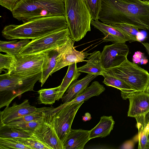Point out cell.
Segmentation results:
<instances>
[{
    "mask_svg": "<svg viewBox=\"0 0 149 149\" xmlns=\"http://www.w3.org/2000/svg\"><path fill=\"white\" fill-rule=\"evenodd\" d=\"M91 24L103 33L104 37L103 40L104 42H111L114 43L128 41L121 32L111 25L101 22L99 20L92 19Z\"/></svg>",
    "mask_w": 149,
    "mask_h": 149,
    "instance_id": "cell-17",
    "label": "cell"
},
{
    "mask_svg": "<svg viewBox=\"0 0 149 149\" xmlns=\"http://www.w3.org/2000/svg\"><path fill=\"white\" fill-rule=\"evenodd\" d=\"M142 1H147V2H149V0H141Z\"/></svg>",
    "mask_w": 149,
    "mask_h": 149,
    "instance_id": "cell-41",
    "label": "cell"
},
{
    "mask_svg": "<svg viewBox=\"0 0 149 149\" xmlns=\"http://www.w3.org/2000/svg\"><path fill=\"white\" fill-rule=\"evenodd\" d=\"M104 72L120 79L138 92L145 91L149 80L148 71L130 61L127 57L119 65Z\"/></svg>",
    "mask_w": 149,
    "mask_h": 149,
    "instance_id": "cell-6",
    "label": "cell"
},
{
    "mask_svg": "<svg viewBox=\"0 0 149 149\" xmlns=\"http://www.w3.org/2000/svg\"><path fill=\"white\" fill-rule=\"evenodd\" d=\"M82 117V120L84 122L89 120L91 119V115L88 112L85 113L84 115Z\"/></svg>",
    "mask_w": 149,
    "mask_h": 149,
    "instance_id": "cell-38",
    "label": "cell"
},
{
    "mask_svg": "<svg viewBox=\"0 0 149 149\" xmlns=\"http://www.w3.org/2000/svg\"><path fill=\"white\" fill-rule=\"evenodd\" d=\"M129 51L125 43L118 42L105 46L100 54L102 67L106 70L119 65L127 57Z\"/></svg>",
    "mask_w": 149,
    "mask_h": 149,
    "instance_id": "cell-11",
    "label": "cell"
},
{
    "mask_svg": "<svg viewBox=\"0 0 149 149\" xmlns=\"http://www.w3.org/2000/svg\"><path fill=\"white\" fill-rule=\"evenodd\" d=\"M98 20L109 25L126 24L149 30V1L102 0Z\"/></svg>",
    "mask_w": 149,
    "mask_h": 149,
    "instance_id": "cell-1",
    "label": "cell"
},
{
    "mask_svg": "<svg viewBox=\"0 0 149 149\" xmlns=\"http://www.w3.org/2000/svg\"><path fill=\"white\" fill-rule=\"evenodd\" d=\"M123 98L128 99L129 100L128 116L135 118L144 115L149 112V94L146 92L130 93Z\"/></svg>",
    "mask_w": 149,
    "mask_h": 149,
    "instance_id": "cell-13",
    "label": "cell"
},
{
    "mask_svg": "<svg viewBox=\"0 0 149 149\" xmlns=\"http://www.w3.org/2000/svg\"><path fill=\"white\" fill-rule=\"evenodd\" d=\"M102 76L104 78L103 83L107 86L120 90L122 97L128 94L138 92L122 81L114 76L107 74L104 72Z\"/></svg>",
    "mask_w": 149,
    "mask_h": 149,
    "instance_id": "cell-23",
    "label": "cell"
},
{
    "mask_svg": "<svg viewBox=\"0 0 149 149\" xmlns=\"http://www.w3.org/2000/svg\"><path fill=\"white\" fill-rule=\"evenodd\" d=\"M14 61V56L10 55L0 54V72L4 71L5 69L7 70V72L11 71Z\"/></svg>",
    "mask_w": 149,
    "mask_h": 149,
    "instance_id": "cell-34",
    "label": "cell"
},
{
    "mask_svg": "<svg viewBox=\"0 0 149 149\" xmlns=\"http://www.w3.org/2000/svg\"><path fill=\"white\" fill-rule=\"evenodd\" d=\"M40 108L32 106L28 99L25 100L19 104L14 103L11 106L6 107L0 111V127L24 116L38 111Z\"/></svg>",
    "mask_w": 149,
    "mask_h": 149,
    "instance_id": "cell-12",
    "label": "cell"
},
{
    "mask_svg": "<svg viewBox=\"0 0 149 149\" xmlns=\"http://www.w3.org/2000/svg\"><path fill=\"white\" fill-rule=\"evenodd\" d=\"M30 149L16 139L0 137V149Z\"/></svg>",
    "mask_w": 149,
    "mask_h": 149,
    "instance_id": "cell-32",
    "label": "cell"
},
{
    "mask_svg": "<svg viewBox=\"0 0 149 149\" xmlns=\"http://www.w3.org/2000/svg\"><path fill=\"white\" fill-rule=\"evenodd\" d=\"M132 61L133 62L136 64L141 65L146 64L148 61L144 54L140 51H137L135 52L133 56Z\"/></svg>",
    "mask_w": 149,
    "mask_h": 149,
    "instance_id": "cell-35",
    "label": "cell"
},
{
    "mask_svg": "<svg viewBox=\"0 0 149 149\" xmlns=\"http://www.w3.org/2000/svg\"><path fill=\"white\" fill-rule=\"evenodd\" d=\"M19 0H0V4L11 12Z\"/></svg>",
    "mask_w": 149,
    "mask_h": 149,
    "instance_id": "cell-36",
    "label": "cell"
},
{
    "mask_svg": "<svg viewBox=\"0 0 149 149\" xmlns=\"http://www.w3.org/2000/svg\"><path fill=\"white\" fill-rule=\"evenodd\" d=\"M84 102L68 105L63 104L51 110L53 124L59 139L63 144L69 134L72 123L79 109Z\"/></svg>",
    "mask_w": 149,
    "mask_h": 149,
    "instance_id": "cell-7",
    "label": "cell"
},
{
    "mask_svg": "<svg viewBox=\"0 0 149 149\" xmlns=\"http://www.w3.org/2000/svg\"><path fill=\"white\" fill-rule=\"evenodd\" d=\"M101 52L95 51L90 54L86 60V63L78 68L80 72H85L97 76L102 75L105 69L102 67L100 60Z\"/></svg>",
    "mask_w": 149,
    "mask_h": 149,
    "instance_id": "cell-19",
    "label": "cell"
},
{
    "mask_svg": "<svg viewBox=\"0 0 149 149\" xmlns=\"http://www.w3.org/2000/svg\"><path fill=\"white\" fill-rule=\"evenodd\" d=\"M16 139L30 149H52L32 134L29 137Z\"/></svg>",
    "mask_w": 149,
    "mask_h": 149,
    "instance_id": "cell-28",
    "label": "cell"
},
{
    "mask_svg": "<svg viewBox=\"0 0 149 149\" xmlns=\"http://www.w3.org/2000/svg\"><path fill=\"white\" fill-rule=\"evenodd\" d=\"M72 40L70 38L62 46L55 49H51L43 52L44 58L43 62L41 77L39 81L42 86L55 67L59 55L69 46Z\"/></svg>",
    "mask_w": 149,
    "mask_h": 149,
    "instance_id": "cell-14",
    "label": "cell"
},
{
    "mask_svg": "<svg viewBox=\"0 0 149 149\" xmlns=\"http://www.w3.org/2000/svg\"><path fill=\"white\" fill-rule=\"evenodd\" d=\"M68 28L65 16L45 17L33 19L20 25L6 26L2 34L8 40H32Z\"/></svg>",
    "mask_w": 149,
    "mask_h": 149,
    "instance_id": "cell-2",
    "label": "cell"
},
{
    "mask_svg": "<svg viewBox=\"0 0 149 149\" xmlns=\"http://www.w3.org/2000/svg\"><path fill=\"white\" fill-rule=\"evenodd\" d=\"M115 122L112 116L101 117L97 124L90 130L89 139L105 137L109 135L113 130Z\"/></svg>",
    "mask_w": 149,
    "mask_h": 149,
    "instance_id": "cell-20",
    "label": "cell"
},
{
    "mask_svg": "<svg viewBox=\"0 0 149 149\" xmlns=\"http://www.w3.org/2000/svg\"><path fill=\"white\" fill-rule=\"evenodd\" d=\"M31 133L5 125L0 127V137L15 139L30 137Z\"/></svg>",
    "mask_w": 149,
    "mask_h": 149,
    "instance_id": "cell-27",
    "label": "cell"
},
{
    "mask_svg": "<svg viewBox=\"0 0 149 149\" xmlns=\"http://www.w3.org/2000/svg\"><path fill=\"white\" fill-rule=\"evenodd\" d=\"M65 15L70 37L78 41L91 31L92 18L83 0H64Z\"/></svg>",
    "mask_w": 149,
    "mask_h": 149,
    "instance_id": "cell-5",
    "label": "cell"
},
{
    "mask_svg": "<svg viewBox=\"0 0 149 149\" xmlns=\"http://www.w3.org/2000/svg\"><path fill=\"white\" fill-rule=\"evenodd\" d=\"M14 56L11 75L28 76L42 72L44 53L20 54Z\"/></svg>",
    "mask_w": 149,
    "mask_h": 149,
    "instance_id": "cell-9",
    "label": "cell"
},
{
    "mask_svg": "<svg viewBox=\"0 0 149 149\" xmlns=\"http://www.w3.org/2000/svg\"><path fill=\"white\" fill-rule=\"evenodd\" d=\"M140 116L143 122L146 133L149 141V112L146 114Z\"/></svg>",
    "mask_w": 149,
    "mask_h": 149,
    "instance_id": "cell-37",
    "label": "cell"
},
{
    "mask_svg": "<svg viewBox=\"0 0 149 149\" xmlns=\"http://www.w3.org/2000/svg\"><path fill=\"white\" fill-rule=\"evenodd\" d=\"M49 108L47 107L40 108L38 111L17 118L9 123H17L42 120L43 119L45 112Z\"/></svg>",
    "mask_w": 149,
    "mask_h": 149,
    "instance_id": "cell-30",
    "label": "cell"
},
{
    "mask_svg": "<svg viewBox=\"0 0 149 149\" xmlns=\"http://www.w3.org/2000/svg\"><path fill=\"white\" fill-rule=\"evenodd\" d=\"M77 63L68 65V70L65 75L60 85V88L56 100L61 99L71 83L77 80L81 74L78 70Z\"/></svg>",
    "mask_w": 149,
    "mask_h": 149,
    "instance_id": "cell-22",
    "label": "cell"
},
{
    "mask_svg": "<svg viewBox=\"0 0 149 149\" xmlns=\"http://www.w3.org/2000/svg\"><path fill=\"white\" fill-rule=\"evenodd\" d=\"M41 73L26 76L11 75L7 72L0 75V108L8 107L12 101L24 93L34 91Z\"/></svg>",
    "mask_w": 149,
    "mask_h": 149,
    "instance_id": "cell-4",
    "label": "cell"
},
{
    "mask_svg": "<svg viewBox=\"0 0 149 149\" xmlns=\"http://www.w3.org/2000/svg\"><path fill=\"white\" fill-rule=\"evenodd\" d=\"M105 90L103 85L98 81H95L71 101L63 104L65 105H68L86 101L93 96L99 95Z\"/></svg>",
    "mask_w": 149,
    "mask_h": 149,
    "instance_id": "cell-21",
    "label": "cell"
},
{
    "mask_svg": "<svg viewBox=\"0 0 149 149\" xmlns=\"http://www.w3.org/2000/svg\"><path fill=\"white\" fill-rule=\"evenodd\" d=\"M138 130L139 149H149V141L145 130V126L141 117L135 118Z\"/></svg>",
    "mask_w": 149,
    "mask_h": 149,
    "instance_id": "cell-29",
    "label": "cell"
},
{
    "mask_svg": "<svg viewBox=\"0 0 149 149\" xmlns=\"http://www.w3.org/2000/svg\"><path fill=\"white\" fill-rule=\"evenodd\" d=\"M60 88V86L50 88L42 89L38 92L39 94V103L52 105L56 100Z\"/></svg>",
    "mask_w": 149,
    "mask_h": 149,
    "instance_id": "cell-26",
    "label": "cell"
},
{
    "mask_svg": "<svg viewBox=\"0 0 149 149\" xmlns=\"http://www.w3.org/2000/svg\"><path fill=\"white\" fill-rule=\"evenodd\" d=\"M97 76L88 74L82 79L72 82L61 98L63 103L69 102L75 98L88 87L90 83Z\"/></svg>",
    "mask_w": 149,
    "mask_h": 149,
    "instance_id": "cell-18",
    "label": "cell"
},
{
    "mask_svg": "<svg viewBox=\"0 0 149 149\" xmlns=\"http://www.w3.org/2000/svg\"><path fill=\"white\" fill-rule=\"evenodd\" d=\"M74 42L72 40L68 47L59 55L51 75L64 67L74 63L86 61L84 59L91 54L77 51L74 46Z\"/></svg>",
    "mask_w": 149,
    "mask_h": 149,
    "instance_id": "cell-15",
    "label": "cell"
},
{
    "mask_svg": "<svg viewBox=\"0 0 149 149\" xmlns=\"http://www.w3.org/2000/svg\"><path fill=\"white\" fill-rule=\"evenodd\" d=\"M121 32L127 38L128 41L141 42V33L137 28L126 24H116L110 25Z\"/></svg>",
    "mask_w": 149,
    "mask_h": 149,
    "instance_id": "cell-25",
    "label": "cell"
},
{
    "mask_svg": "<svg viewBox=\"0 0 149 149\" xmlns=\"http://www.w3.org/2000/svg\"><path fill=\"white\" fill-rule=\"evenodd\" d=\"M146 49V51L149 56V43L147 42H142Z\"/></svg>",
    "mask_w": 149,
    "mask_h": 149,
    "instance_id": "cell-39",
    "label": "cell"
},
{
    "mask_svg": "<svg viewBox=\"0 0 149 149\" xmlns=\"http://www.w3.org/2000/svg\"><path fill=\"white\" fill-rule=\"evenodd\" d=\"M70 36L68 28L32 39L23 48L19 54H36L57 48L66 42L70 38Z\"/></svg>",
    "mask_w": 149,
    "mask_h": 149,
    "instance_id": "cell-8",
    "label": "cell"
},
{
    "mask_svg": "<svg viewBox=\"0 0 149 149\" xmlns=\"http://www.w3.org/2000/svg\"><path fill=\"white\" fill-rule=\"evenodd\" d=\"M29 39H21L19 41H0V51L13 56L19 54L23 48L30 42Z\"/></svg>",
    "mask_w": 149,
    "mask_h": 149,
    "instance_id": "cell-24",
    "label": "cell"
},
{
    "mask_svg": "<svg viewBox=\"0 0 149 149\" xmlns=\"http://www.w3.org/2000/svg\"><path fill=\"white\" fill-rule=\"evenodd\" d=\"M90 13L92 19L98 20L102 0H83Z\"/></svg>",
    "mask_w": 149,
    "mask_h": 149,
    "instance_id": "cell-33",
    "label": "cell"
},
{
    "mask_svg": "<svg viewBox=\"0 0 149 149\" xmlns=\"http://www.w3.org/2000/svg\"><path fill=\"white\" fill-rule=\"evenodd\" d=\"M52 108L49 107L45 112L44 122L36 128L32 134L52 149H63V144L58 137L53 125L51 113Z\"/></svg>",
    "mask_w": 149,
    "mask_h": 149,
    "instance_id": "cell-10",
    "label": "cell"
},
{
    "mask_svg": "<svg viewBox=\"0 0 149 149\" xmlns=\"http://www.w3.org/2000/svg\"><path fill=\"white\" fill-rule=\"evenodd\" d=\"M43 122L44 118L43 119L40 120L17 123H9L6 125L27 132L32 134L36 128L42 123Z\"/></svg>",
    "mask_w": 149,
    "mask_h": 149,
    "instance_id": "cell-31",
    "label": "cell"
},
{
    "mask_svg": "<svg viewBox=\"0 0 149 149\" xmlns=\"http://www.w3.org/2000/svg\"><path fill=\"white\" fill-rule=\"evenodd\" d=\"M89 134L90 130L71 128L63 143V149H83L90 140Z\"/></svg>",
    "mask_w": 149,
    "mask_h": 149,
    "instance_id": "cell-16",
    "label": "cell"
},
{
    "mask_svg": "<svg viewBox=\"0 0 149 149\" xmlns=\"http://www.w3.org/2000/svg\"><path fill=\"white\" fill-rule=\"evenodd\" d=\"M11 12L24 23L43 17L65 16V5L64 0H19Z\"/></svg>",
    "mask_w": 149,
    "mask_h": 149,
    "instance_id": "cell-3",
    "label": "cell"
},
{
    "mask_svg": "<svg viewBox=\"0 0 149 149\" xmlns=\"http://www.w3.org/2000/svg\"><path fill=\"white\" fill-rule=\"evenodd\" d=\"M145 92L149 94V80Z\"/></svg>",
    "mask_w": 149,
    "mask_h": 149,
    "instance_id": "cell-40",
    "label": "cell"
}]
</instances>
